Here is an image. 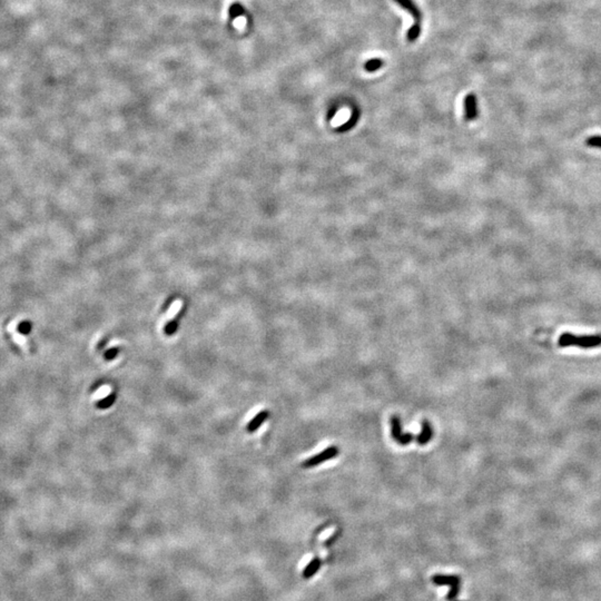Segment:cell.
I'll use <instances>...</instances> for the list:
<instances>
[{"mask_svg":"<svg viewBox=\"0 0 601 601\" xmlns=\"http://www.w3.org/2000/svg\"><path fill=\"white\" fill-rule=\"evenodd\" d=\"M420 35H421V26H420L419 22H416L409 28L408 33H406V38H408L409 42L413 43L420 37Z\"/></svg>","mask_w":601,"mask_h":601,"instance_id":"12","label":"cell"},{"mask_svg":"<svg viewBox=\"0 0 601 601\" xmlns=\"http://www.w3.org/2000/svg\"><path fill=\"white\" fill-rule=\"evenodd\" d=\"M391 434H392V438L394 439L395 442H397L400 445H403V446L411 443V442L414 440V436H415L412 433H404V432L402 431L400 418L395 415H393L391 418Z\"/></svg>","mask_w":601,"mask_h":601,"instance_id":"2","label":"cell"},{"mask_svg":"<svg viewBox=\"0 0 601 601\" xmlns=\"http://www.w3.org/2000/svg\"><path fill=\"white\" fill-rule=\"evenodd\" d=\"M575 340H577V335H573L572 333H562L558 340V344L561 347L572 346L575 345Z\"/></svg>","mask_w":601,"mask_h":601,"instance_id":"9","label":"cell"},{"mask_svg":"<svg viewBox=\"0 0 601 601\" xmlns=\"http://www.w3.org/2000/svg\"><path fill=\"white\" fill-rule=\"evenodd\" d=\"M575 345L580 346L581 349H593V347L601 345V335L577 336Z\"/></svg>","mask_w":601,"mask_h":601,"instance_id":"5","label":"cell"},{"mask_svg":"<svg viewBox=\"0 0 601 601\" xmlns=\"http://www.w3.org/2000/svg\"><path fill=\"white\" fill-rule=\"evenodd\" d=\"M432 435H433V430H432L431 424L428 421H423L422 422L421 432L418 435H415V441L418 442L420 445H425L431 441Z\"/></svg>","mask_w":601,"mask_h":601,"instance_id":"7","label":"cell"},{"mask_svg":"<svg viewBox=\"0 0 601 601\" xmlns=\"http://www.w3.org/2000/svg\"><path fill=\"white\" fill-rule=\"evenodd\" d=\"M339 453H340V450L337 446H335V445L329 446V448H326L325 450L321 451L320 453L313 455L310 459H307L303 462V468H313V466L320 465L323 463V462L336 458V456L339 455Z\"/></svg>","mask_w":601,"mask_h":601,"instance_id":"1","label":"cell"},{"mask_svg":"<svg viewBox=\"0 0 601 601\" xmlns=\"http://www.w3.org/2000/svg\"><path fill=\"white\" fill-rule=\"evenodd\" d=\"M384 62L381 58H372L366 61L364 64V69L369 73H374L383 67Z\"/></svg>","mask_w":601,"mask_h":601,"instance_id":"10","label":"cell"},{"mask_svg":"<svg viewBox=\"0 0 601 601\" xmlns=\"http://www.w3.org/2000/svg\"><path fill=\"white\" fill-rule=\"evenodd\" d=\"M394 2L399 5L402 9H404L405 12H408L416 22L421 21L422 19L421 11L419 9V7L416 6V4L413 2V0H394Z\"/></svg>","mask_w":601,"mask_h":601,"instance_id":"6","label":"cell"},{"mask_svg":"<svg viewBox=\"0 0 601 601\" xmlns=\"http://www.w3.org/2000/svg\"><path fill=\"white\" fill-rule=\"evenodd\" d=\"M464 115L466 121H473L478 116V102L473 94H469L464 98Z\"/></svg>","mask_w":601,"mask_h":601,"instance_id":"3","label":"cell"},{"mask_svg":"<svg viewBox=\"0 0 601 601\" xmlns=\"http://www.w3.org/2000/svg\"><path fill=\"white\" fill-rule=\"evenodd\" d=\"M269 415H270V413L267 410H263L260 412V413H257L254 418L252 419L250 423L247 424V431L251 432V433L252 432H255L267 419H269Z\"/></svg>","mask_w":601,"mask_h":601,"instance_id":"8","label":"cell"},{"mask_svg":"<svg viewBox=\"0 0 601 601\" xmlns=\"http://www.w3.org/2000/svg\"><path fill=\"white\" fill-rule=\"evenodd\" d=\"M433 581L436 584H449L451 587L448 598L452 599L459 591V579L456 577H449V575H435Z\"/></svg>","mask_w":601,"mask_h":601,"instance_id":"4","label":"cell"},{"mask_svg":"<svg viewBox=\"0 0 601 601\" xmlns=\"http://www.w3.org/2000/svg\"><path fill=\"white\" fill-rule=\"evenodd\" d=\"M587 145L590 147L601 148V136H591L587 140Z\"/></svg>","mask_w":601,"mask_h":601,"instance_id":"15","label":"cell"},{"mask_svg":"<svg viewBox=\"0 0 601 601\" xmlns=\"http://www.w3.org/2000/svg\"><path fill=\"white\" fill-rule=\"evenodd\" d=\"M32 326L33 325L31 322L25 321L18 325V332L22 333V334H28V333L32 331Z\"/></svg>","mask_w":601,"mask_h":601,"instance_id":"14","label":"cell"},{"mask_svg":"<svg viewBox=\"0 0 601 601\" xmlns=\"http://www.w3.org/2000/svg\"><path fill=\"white\" fill-rule=\"evenodd\" d=\"M115 399H116V395H115V394H114V393H113V394H109L108 396L104 397V399L99 400V401L97 402V404H96V405H97V408H99V409H103V410H104V409H108V408H111V406H112L114 403H115Z\"/></svg>","mask_w":601,"mask_h":601,"instance_id":"13","label":"cell"},{"mask_svg":"<svg viewBox=\"0 0 601 601\" xmlns=\"http://www.w3.org/2000/svg\"><path fill=\"white\" fill-rule=\"evenodd\" d=\"M321 567V561L319 559H313L311 562L306 565L304 570V577L310 578L313 574L317 572V570Z\"/></svg>","mask_w":601,"mask_h":601,"instance_id":"11","label":"cell"},{"mask_svg":"<svg viewBox=\"0 0 601 601\" xmlns=\"http://www.w3.org/2000/svg\"><path fill=\"white\" fill-rule=\"evenodd\" d=\"M118 352H119V349H118V347H112L111 350H108V351L106 352V353H105V359H106V360H108V361H112V360H114V359H115V357L117 356Z\"/></svg>","mask_w":601,"mask_h":601,"instance_id":"16","label":"cell"}]
</instances>
